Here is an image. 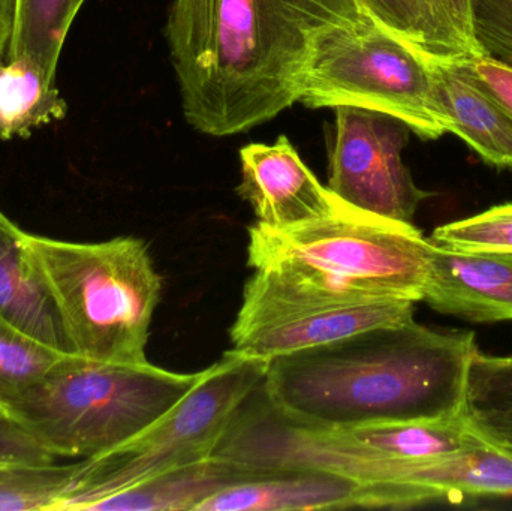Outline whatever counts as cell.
<instances>
[{"label": "cell", "instance_id": "cell-1", "mask_svg": "<svg viewBox=\"0 0 512 511\" xmlns=\"http://www.w3.org/2000/svg\"><path fill=\"white\" fill-rule=\"evenodd\" d=\"M366 14L360 0H174L167 39L189 125L228 137L279 116L319 36Z\"/></svg>", "mask_w": 512, "mask_h": 511}, {"label": "cell", "instance_id": "cell-2", "mask_svg": "<svg viewBox=\"0 0 512 511\" xmlns=\"http://www.w3.org/2000/svg\"><path fill=\"white\" fill-rule=\"evenodd\" d=\"M478 350L474 332L414 320L276 357L261 392L289 419L322 428L453 419Z\"/></svg>", "mask_w": 512, "mask_h": 511}, {"label": "cell", "instance_id": "cell-3", "mask_svg": "<svg viewBox=\"0 0 512 511\" xmlns=\"http://www.w3.org/2000/svg\"><path fill=\"white\" fill-rule=\"evenodd\" d=\"M432 243L409 222L340 204L334 215L289 230L249 227L255 270L231 338L303 306L373 300L423 302Z\"/></svg>", "mask_w": 512, "mask_h": 511}, {"label": "cell", "instance_id": "cell-4", "mask_svg": "<svg viewBox=\"0 0 512 511\" xmlns=\"http://www.w3.org/2000/svg\"><path fill=\"white\" fill-rule=\"evenodd\" d=\"M24 246L71 353L96 362H149L146 348L162 279L143 240L77 243L24 231Z\"/></svg>", "mask_w": 512, "mask_h": 511}, {"label": "cell", "instance_id": "cell-5", "mask_svg": "<svg viewBox=\"0 0 512 511\" xmlns=\"http://www.w3.org/2000/svg\"><path fill=\"white\" fill-rule=\"evenodd\" d=\"M203 375L177 374L150 362L122 365L65 353L9 419L54 458H95L155 425Z\"/></svg>", "mask_w": 512, "mask_h": 511}, {"label": "cell", "instance_id": "cell-6", "mask_svg": "<svg viewBox=\"0 0 512 511\" xmlns=\"http://www.w3.org/2000/svg\"><path fill=\"white\" fill-rule=\"evenodd\" d=\"M267 368V360L227 351L155 425L110 452L77 462L53 511H90L108 495L212 458Z\"/></svg>", "mask_w": 512, "mask_h": 511}, {"label": "cell", "instance_id": "cell-7", "mask_svg": "<svg viewBox=\"0 0 512 511\" xmlns=\"http://www.w3.org/2000/svg\"><path fill=\"white\" fill-rule=\"evenodd\" d=\"M309 108L358 107L402 120L423 140L447 134L433 98L430 57L369 14L319 36L301 80Z\"/></svg>", "mask_w": 512, "mask_h": 511}, {"label": "cell", "instance_id": "cell-8", "mask_svg": "<svg viewBox=\"0 0 512 511\" xmlns=\"http://www.w3.org/2000/svg\"><path fill=\"white\" fill-rule=\"evenodd\" d=\"M327 188L355 209L412 224L429 192L403 162L411 129L379 111L336 107Z\"/></svg>", "mask_w": 512, "mask_h": 511}, {"label": "cell", "instance_id": "cell-9", "mask_svg": "<svg viewBox=\"0 0 512 511\" xmlns=\"http://www.w3.org/2000/svg\"><path fill=\"white\" fill-rule=\"evenodd\" d=\"M240 164L237 194L251 204L256 222L271 230H289L328 218L343 203L319 182L285 135L273 144L243 147Z\"/></svg>", "mask_w": 512, "mask_h": 511}, {"label": "cell", "instance_id": "cell-10", "mask_svg": "<svg viewBox=\"0 0 512 511\" xmlns=\"http://www.w3.org/2000/svg\"><path fill=\"white\" fill-rule=\"evenodd\" d=\"M414 312L415 302L405 299L303 306L274 315L231 341L236 353L270 362L367 330L411 323Z\"/></svg>", "mask_w": 512, "mask_h": 511}, {"label": "cell", "instance_id": "cell-11", "mask_svg": "<svg viewBox=\"0 0 512 511\" xmlns=\"http://www.w3.org/2000/svg\"><path fill=\"white\" fill-rule=\"evenodd\" d=\"M394 509L385 486L325 471L300 470L246 474L213 494L197 511H313Z\"/></svg>", "mask_w": 512, "mask_h": 511}, {"label": "cell", "instance_id": "cell-12", "mask_svg": "<svg viewBox=\"0 0 512 511\" xmlns=\"http://www.w3.org/2000/svg\"><path fill=\"white\" fill-rule=\"evenodd\" d=\"M423 302L472 323L512 320V252H459L432 245Z\"/></svg>", "mask_w": 512, "mask_h": 511}, {"label": "cell", "instance_id": "cell-13", "mask_svg": "<svg viewBox=\"0 0 512 511\" xmlns=\"http://www.w3.org/2000/svg\"><path fill=\"white\" fill-rule=\"evenodd\" d=\"M433 98L447 132L459 135L487 164L512 168V119L453 60L430 59Z\"/></svg>", "mask_w": 512, "mask_h": 511}, {"label": "cell", "instance_id": "cell-14", "mask_svg": "<svg viewBox=\"0 0 512 511\" xmlns=\"http://www.w3.org/2000/svg\"><path fill=\"white\" fill-rule=\"evenodd\" d=\"M0 321L57 353H71L50 294L24 246V231L0 210Z\"/></svg>", "mask_w": 512, "mask_h": 511}, {"label": "cell", "instance_id": "cell-15", "mask_svg": "<svg viewBox=\"0 0 512 511\" xmlns=\"http://www.w3.org/2000/svg\"><path fill=\"white\" fill-rule=\"evenodd\" d=\"M216 458L162 474L102 498L90 511H197L203 501L245 477Z\"/></svg>", "mask_w": 512, "mask_h": 511}, {"label": "cell", "instance_id": "cell-16", "mask_svg": "<svg viewBox=\"0 0 512 511\" xmlns=\"http://www.w3.org/2000/svg\"><path fill=\"white\" fill-rule=\"evenodd\" d=\"M68 104L53 81L24 59L0 65V140L29 138L33 129L65 119Z\"/></svg>", "mask_w": 512, "mask_h": 511}, {"label": "cell", "instance_id": "cell-17", "mask_svg": "<svg viewBox=\"0 0 512 511\" xmlns=\"http://www.w3.org/2000/svg\"><path fill=\"white\" fill-rule=\"evenodd\" d=\"M463 416L478 437L512 455V356L475 353Z\"/></svg>", "mask_w": 512, "mask_h": 511}, {"label": "cell", "instance_id": "cell-18", "mask_svg": "<svg viewBox=\"0 0 512 511\" xmlns=\"http://www.w3.org/2000/svg\"><path fill=\"white\" fill-rule=\"evenodd\" d=\"M81 6V0H17L6 59L24 57L54 83L63 42Z\"/></svg>", "mask_w": 512, "mask_h": 511}, {"label": "cell", "instance_id": "cell-19", "mask_svg": "<svg viewBox=\"0 0 512 511\" xmlns=\"http://www.w3.org/2000/svg\"><path fill=\"white\" fill-rule=\"evenodd\" d=\"M62 354L65 353L44 347L0 321V414L9 419Z\"/></svg>", "mask_w": 512, "mask_h": 511}, {"label": "cell", "instance_id": "cell-20", "mask_svg": "<svg viewBox=\"0 0 512 511\" xmlns=\"http://www.w3.org/2000/svg\"><path fill=\"white\" fill-rule=\"evenodd\" d=\"M75 464L21 465L0 473V511H53Z\"/></svg>", "mask_w": 512, "mask_h": 511}, {"label": "cell", "instance_id": "cell-21", "mask_svg": "<svg viewBox=\"0 0 512 511\" xmlns=\"http://www.w3.org/2000/svg\"><path fill=\"white\" fill-rule=\"evenodd\" d=\"M429 240L439 248L459 252H512V204L442 225Z\"/></svg>", "mask_w": 512, "mask_h": 511}, {"label": "cell", "instance_id": "cell-22", "mask_svg": "<svg viewBox=\"0 0 512 511\" xmlns=\"http://www.w3.org/2000/svg\"><path fill=\"white\" fill-rule=\"evenodd\" d=\"M364 11L388 32L435 59L433 27L427 0H360Z\"/></svg>", "mask_w": 512, "mask_h": 511}, {"label": "cell", "instance_id": "cell-23", "mask_svg": "<svg viewBox=\"0 0 512 511\" xmlns=\"http://www.w3.org/2000/svg\"><path fill=\"white\" fill-rule=\"evenodd\" d=\"M435 59L468 60L480 56L472 30L471 0H427Z\"/></svg>", "mask_w": 512, "mask_h": 511}, {"label": "cell", "instance_id": "cell-24", "mask_svg": "<svg viewBox=\"0 0 512 511\" xmlns=\"http://www.w3.org/2000/svg\"><path fill=\"white\" fill-rule=\"evenodd\" d=\"M471 6L480 54L512 69V0H471Z\"/></svg>", "mask_w": 512, "mask_h": 511}, {"label": "cell", "instance_id": "cell-25", "mask_svg": "<svg viewBox=\"0 0 512 511\" xmlns=\"http://www.w3.org/2000/svg\"><path fill=\"white\" fill-rule=\"evenodd\" d=\"M466 78L492 96L512 119V69L492 57L480 56L468 60H453Z\"/></svg>", "mask_w": 512, "mask_h": 511}, {"label": "cell", "instance_id": "cell-26", "mask_svg": "<svg viewBox=\"0 0 512 511\" xmlns=\"http://www.w3.org/2000/svg\"><path fill=\"white\" fill-rule=\"evenodd\" d=\"M53 455L29 432L0 414V467L53 464Z\"/></svg>", "mask_w": 512, "mask_h": 511}, {"label": "cell", "instance_id": "cell-27", "mask_svg": "<svg viewBox=\"0 0 512 511\" xmlns=\"http://www.w3.org/2000/svg\"><path fill=\"white\" fill-rule=\"evenodd\" d=\"M17 18V0H0V62L8 53Z\"/></svg>", "mask_w": 512, "mask_h": 511}, {"label": "cell", "instance_id": "cell-28", "mask_svg": "<svg viewBox=\"0 0 512 511\" xmlns=\"http://www.w3.org/2000/svg\"><path fill=\"white\" fill-rule=\"evenodd\" d=\"M6 468H9V467H0V473H2L3 470H6Z\"/></svg>", "mask_w": 512, "mask_h": 511}, {"label": "cell", "instance_id": "cell-29", "mask_svg": "<svg viewBox=\"0 0 512 511\" xmlns=\"http://www.w3.org/2000/svg\"><path fill=\"white\" fill-rule=\"evenodd\" d=\"M81 3H84V0H81Z\"/></svg>", "mask_w": 512, "mask_h": 511}]
</instances>
